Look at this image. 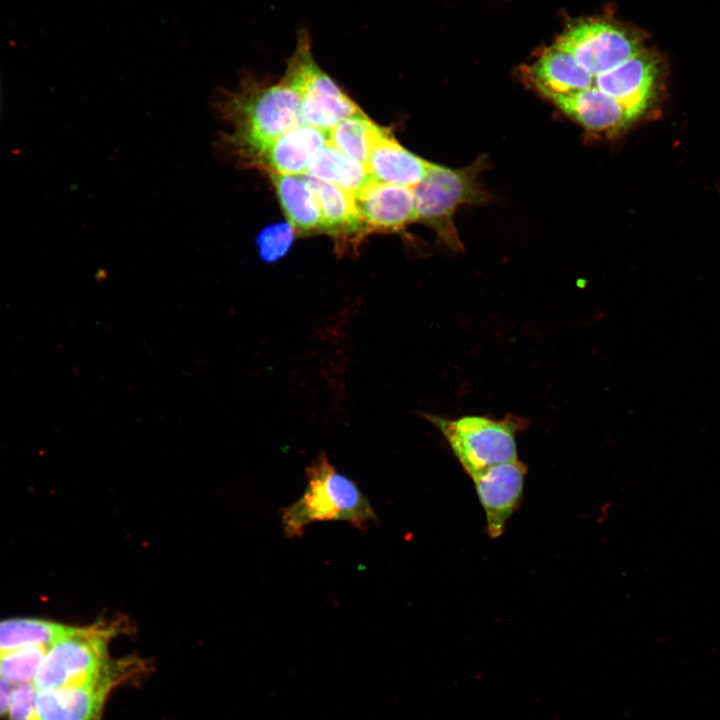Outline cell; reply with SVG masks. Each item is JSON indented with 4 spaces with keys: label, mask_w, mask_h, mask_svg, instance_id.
Wrapping results in <instances>:
<instances>
[{
    "label": "cell",
    "mask_w": 720,
    "mask_h": 720,
    "mask_svg": "<svg viewBox=\"0 0 720 720\" xmlns=\"http://www.w3.org/2000/svg\"><path fill=\"white\" fill-rule=\"evenodd\" d=\"M222 104L232 128L227 144L248 166L274 140L303 123L300 98L283 77L269 85L246 79Z\"/></svg>",
    "instance_id": "cell-1"
},
{
    "label": "cell",
    "mask_w": 720,
    "mask_h": 720,
    "mask_svg": "<svg viewBox=\"0 0 720 720\" xmlns=\"http://www.w3.org/2000/svg\"><path fill=\"white\" fill-rule=\"evenodd\" d=\"M307 485L302 496L282 512L288 537L303 535L315 522L345 521L366 530L377 520L369 500L356 483L341 474L321 454L306 469Z\"/></svg>",
    "instance_id": "cell-2"
},
{
    "label": "cell",
    "mask_w": 720,
    "mask_h": 720,
    "mask_svg": "<svg viewBox=\"0 0 720 720\" xmlns=\"http://www.w3.org/2000/svg\"><path fill=\"white\" fill-rule=\"evenodd\" d=\"M487 165L485 154L462 168L431 163L424 178L413 187L415 222L430 227L438 240L453 252L463 251L453 219L456 210L462 205H482L491 200L479 181Z\"/></svg>",
    "instance_id": "cell-3"
},
{
    "label": "cell",
    "mask_w": 720,
    "mask_h": 720,
    "mask_svg": "<svg viewBox=\"0 0 720 720\" xmlns=\"http://www.w3.org/2000/svg\"><path fill=\"white\" fill-rule=\"evenodd\" d=\"M122 626L120 621L74 626L47 649L32 681L36 690L75 685L101 674L113 661L109 645L122 632Z\"/></svg>",
    "instance_id": "cell-4"
},
{
    "label": "cell",
    "mask_w": 720,
    "mask_h": 720,
    "mask_svg": "<svg viewBox=\"0 0 720 720\" xmlns=\"http://www.w3.org/2000/svg\"><path fill=\"white\" fill-rule=\"evenodd\" d=\"M439 428L456 458L471 476L517 458L516 434L528 420L513 414L501 419L469 415L448 419L426 415Z\"/></svg>",
    "instance_id": "cell-5"
},
{
    "label": "cell",
    "mask_w": 720,
    "mask_h": 720,
    "mask_svg": "<svg viewBox=\"0 0 720 720\" xmlns=\"http://www.w3.org/2000/svg\"><path fill=\"white\" fill-rule=\"evenodd\" d=\"M297 40L283 78L300 98L302 122L329 131L342 120L362 113L360 107L317 65L308 33L300 31Z\"/></svg>",
    "instance_id": "cell-6"
},
{
    "label": "cell",
    "mask_w": 720,
    "mask_h": 720,
    "mask_svg": "<svg viewBox=\"0 0 720 720\" xmlns=\"http://www.w3.org/2000/svg\"><path fill=\"white\" fill-rule=\"evenodd\" d=\"M137 657L113 659L98 676L85 682L37 690L35 706L40 720H102L111 692L145 672Z\"/></svg>",
    "instance_id": "cell-7"
},
{
    "label": "cell",
    "mask_w": 720,
    "mask_h": 720,
    "mask_svg": "<svg viewBox=\"0 0 720 720\" xmlns=\"http://www.w3.org/2000/svg\"><path fill=\"white\" fill-rule=\"evenodd\" d=\"M556 45L569 52L588 74L608 72L644 49L631 32L601 20H590L569 27Z\"/></svg>",
    "instance_id": "cell-8"
},
{
    "label": "cell",
    "mask_w": 720,
    "mask_h": 720,
    "mask_svg": "<svg viewBox=\"0 0 720 720\" xmlns=\"http://www.w3.org/2000/svg\"><path fill=\"white\" fill-rule=\"evenodd\" d=\"M527 467L520 460L500 463L471 476L484 509L491 538L504 532L506 523L518 507Z\"/></svg>",
    "instance_id": "cell-9"
},
{
    "label": "cell",
    "mask_w": 720,
    "mask_h": 720,
    "mask_svg": "<svg viewBox=\"0 0 720 720\" xmlns=\"http://www.w3.org/2000/svg\"><path fill=\"white\" fill-rule=\"evenodd\" d=\"M354 197L364 235L398 232L415 222L412 187L370 180Z\"/></svg>",
    "instance_id": "cell-10"
},
{
    "label": "cell",
    "mask_w": 720,
    "mask_h": 720,
    "mask_svg": "<svg viewBox=\"0 0 720 720\" xmlns=\"http://www.w3.org/2000/svg\"><path fill=\"white\" fill-rule=\"evenodd\" d=\"M659 66L646 50L593 79V87L622 103L638 119L656 96Z\"/></svg>",
    "instance_id": "cell-11"
},
{
    "label": "cell",
    "mask_w": 720,
    "mask_h": 720,
    "mask_svg": "<svg viewBox=\"0 0 720 720\" xmlns=\"http://www.w3.org/2000/svg\"><path fill=\"white\" fill-rule=\"evenodd\" d=\"M328 144V131L302 123L274 140L251 166L266 172L305 175L314 156Z\"/></svg>",
    "instance_id": "cell-12"
},
{
    "label": "cell",
    "mask_w": 720,
    "mask_h": 720,
    "mask_svg": "<svg viewBox=\"0 0 720 720\" xmlns=\"http://www.w3.org/2000/svg\"><path fill=\"white\" fill-rule=\"evenodd\" d=\"M550 101L581 126L594 132L617 134L638 120L622 103L595 87L554 97Z\"/></svg>",
    "instance_id": "cell-13"
},
{
    "label": "cell",
    "mask_w": 720,
    "mask_h": 720,
    "mask_svg": "<svg viewBox=\"0 0 720 720\" xmlns=\"http://www.w3.org/2000/svg\"><path fill=\"white\" fill-rule=\"evenodd\" d=\"M430 165L431 162L404 148L384 127L372 144L366 169L371 180L413 188Z\"/></svg>",
    "instance_id": "cell-14"
},
{
    "label": "cell",
    "mask_w": 720,
    "mask_h": 720,
    "mask_svg": "<svg viewBox=\"0 0 720 720\" xmlns=\"http://www.w3.org/2000/svg\"><path fill=\"white\" fill-rule=\"evenodd\" d=\"M527 74L536 90L549 100L593 87L594 77L556 44L542 53L528 68Z\"/></svg>",
    "instance_id": "cell-15"
},
{
    "label": "cell",
    "mask_w": 720,
    "mask_h": 720,
    "mask_svg": "<svg viewBox=\"0 0 720 720\" xmlns=\"http://www.w3.org/2000/svg\"><path fill=\"white\" fill-rule=\"evenodd\" d=\"M287 222L296 234L324 233L318 198L304 175L267 172Z\"/></svg>",
    "instance_id": "cell-16"
},
{
    "label": "cell",
    "mask_w": 720,
    "mask_h": 720,
    "mask_svg": "<svg viewBox=\"0 0 720 720\" xmlns=\"http://www.w3.org/2000/svg\"><path fill=\"white\" fill-rule=\"evenodd\" d=\"M304 176L318 198L324 233L336 238L338 249H343L344 243H358L364 234L354 195L334 184Z\"/></svg>",
    "instance_id": "cell-17"
},
{
    "label": "cell",
    "mask_w": 720,
    "mask_h": 720,
    "mask_svg": "<svg viewBox=\"0 0 720 720\" xmlns=\"http://www.w3.org/2000/svg\"><path fill=\"white\" fill-rule=\"evenodd\" d=\"M305 175L334 184L353 195L371 180L365 165L330 144L314 156Z\"/></svg>",
    "instance_id": "cell-18"
},
{
    "label": "cell",
    "mask_w": 720,
    "mask_h": 720,
    "mask_svg": "<svg viewBox=\"0 0 720 720\" xmlns=\"http://www.w3.org/2000/svg\"><path fill=\"white\" fill-rule=\"evenodd\" d=\"M74 626L44 619L15 618L0 621V650L50 647L68 635Z\"/></svg>",
    "instance_id": "cell-19"
},
{
    "label": "cell",
    "mask_w": 720,
    "mask_h": 720,
    "mask_svg": "<svg viewBox=\"0 0 720 720\" xmlns=\"http://www.w3.org/2000/svg\"><path fill=\"white\" fill-rule=\"evenodd\" d=\"M383 128L362 112L329 130V144L366 166L372 144Z\"/></svg>",
    "instance_id": "cell-20"
},
{
    "label": "cell",
    "mask_w": 720,
    "mask_h": 720,
    "mask_svg": "<svg viewBox=\"0 0 720 720\" xmlns=\"http://www.w3.org/2000/svg\"><path fill=\"white\" fill-rule=\"evenodd\" d=\"M48 648L37 646L12 651L0 650V677L13 685L32 682Z\"/></svg>",
    "instance_id": "cell-21"
},
{
    "label": "cell",
    "mask_w": 720,
    "mask_h": 720,
    "mask_svg": "<svg viewBox=\"0 0 720 720\" xmlns=\"http://www.w3.org/2000/svg\"><path fill=\"white\" fill-rule=\"evenodd\" d=\"M295 235V230L288 222L269 226L257 238L260 258L267 263L276 262L287 254Z\"/></svg>",
    "instance_id": "cell-22"
},
{
    "label": "cell",
    "mask_w": 720,
    "mask_h": 720,
    "mask_svg": "<svg viewBox=\"0 0 720 720\" xmlns=\"http://www.w3.org/2000/svg\"><path fill=\"white\" fill-rule=\"evenodd\" d=\"M37 690L30 683L14 685L8 714L9 720H40L35 706Z\"/></svg>",
    "instance_id": "cell-23"
},
{
    "label": "cell",
    "mask_w": 720,
    "mask_h": 720,
    "mask_svg": "<svg viewBox=\"0 0 720 720\" xmlns=\"http://www.w3.org/2000/svg\"><path fill=\"white\" fill-rule=\"evenodd\" d=\"M14 685L0 677V718L7 717Z\"/></svg>",
    "instance_id": "cell-24"
}]
</instances>
